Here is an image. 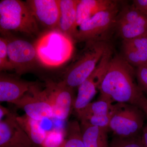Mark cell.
<instances>
[{
	"instance_id": "cell-1",
	"label": "cell",
	"mask_w": 147,
	"mask_h": 147,
	"mask_svg": "<svg viewBox=\"0 0 147 147\" xmlns=\"http://www.w3.org/2000/svg\"><path fill=\"white\" fill-rule=\"evenodd\" d=\"M135 69L122 56L115 55L108 64L99 90L100 97L139 107L143 111L147 98L136 81Z\"/></svg>"
},
{
	"instance_id": "cell-2",
	"label": "cell",
	"mask_w": 147,
	"mask_h": 147,
	"mask_svg": "<svg viewBox=\"0 0 147 147\" xmlns=\"http://www.w3.org/2000/svg\"><path fill=\"white\" fill-rule=\"evenodd\" d=\"M74 42L71 37L58 29L45 32L34 44L38 62L48 68L62 65L73 55Z\"/></svg>"
},
{
	"instance_id": "cell-3",
	"label": "cell",
	"mask_w": 147,
	"mask_h": 147,
	"mask_svg": "<svg viewBox=\"0 0 147 147\" xmlns=\"http://www.w3.org/2000/svg\"><path fill=\"white\" fill-rule=\"evenodd\" d=\"M66 71L63 82L71 88L79 87L90 76L106 52L112 47L109 41H88Z\"/></svg>"
},
{
	"instance_id": "cell-4",
	"label": "cell",
	"mask_w": 147,
	"mask_h": 147,
	"mask_svg": "<svg viewBox=\"0 0 147 147\" xmlns=\"http://www.w3.org/2000/svg\"><path fill=\"white\" fill-rule=\"evenodd\" d=\"M0 30L4 36L11 31L29 35L39 31L38 22L26 3L19 0L0 2Z\"/></svg>"
},
{
	"instance_id": "cell-5",
	"label": "cell",
	"mask_w": 147,
	"mask_h": 147,
	"mask_svg": "<svg viewBox=\"0 0 147 147\" xmlns=\"http://www.w3.org/2000/svg\"><path fill=\"white\" fill-rule=\"evenodd\" d=\"M145 117L144 111L137 106L116 102L111 110L109 129L120 138L137 137L144 126Z\"/></svg>"
},
{
	"instance_id": "cell-6",
	"label": "cell",
	"mask_w": 147,
	"mask_h": 147,
	"mask_svg": "<svg viewBox=\"0 0 147 147\" xmlns=\"http://www.w3.org/2000/svg\"><path fill=\"white\" fill-rule=\"evenodd\" d=\"M119 6L101 11L82 23L78 28L75 42L109 41L115 31Z\"/></svg>"
},
{
	"instance_id": "cell-7",
	"label": "cell",
	"mask_w": 147,
	"mask_h": 147,
	"mask_svg": "<svg viewBox=\"0 0 147 147\" xmlns=\"http://www.w3.org/2000/svg\"><path fill=\"white\" fill-rule=\"evenodd\" d=\"M113 54L112 47L106 52L90 76L78 87V94L73 108L76 113L91 102L99 89Z\"/></svg>"
},
{
	"instance_id": "cell-8",
	"label": "cell",
	"mask_w": 147,
	"mask_h": 147,
	"mask_svg": "<svg viewBox=\"0 0 147 147\" xmlns=\"http://www.w3.org/2000/svg\"><path fill=\"white\" fill-rule=\"evenodd\" d=\"M13 104L24 110L31 118L38 121L54 117L53 108L46 91L40 89L36 84Z\"/></svg>"
},
{
	"instance_id": "cell-9",
	"label": "cell",
	"mask_w": 147,
	"mask_h": 147,
	"mask_svg": "<svg viewBox=\"0 0 147 147\" xmlns=\"http://www.w3.org/2000/svg\"><path fill=\"white\" fill-rule=\"evenodd\" d=\"M5 37L9 61L16 73L21 75L33 68L38 62L34 45L24 40Z\"/></svg>"
},
{
	"instance_id": "cell-10",
	"label": "cell",
	"mask_w": 147,
	"mask_h": 147,
	"mask_svg": "<svg viewBox=\"0 0 147 147\" xmlns=\"http://www.w3.org/2000/svg\"><path fill=\"white\" fill-rule=\"evenodd\" d=\"M73 89L62 81L46 83L45 89L53 108V118L65 121L68 117L75 100L74 98Z\"/></svg>"
},
{
	"instance_id": "cell-11",
	"label": "cell",
	"mask_w": 147,
	"mask_h": 147,
	"mask_svg": "<svg viewBox=\"0 0 147 147\" xmlns=\"http://www.w3.org/2000/svg\"><path fill=\"white\" fill-rule=\"evenodd\" d=\"M11 112L0 121V147H36Z\"/></svg>"
},
{
	"instance_id": "cell-12",
	"label": "cell",
	"mask_w": 147,
	"mask_h": 147,
	"mask_svg": "<svg viewBox=\"0 0 147 147\" xmlns=\"http://www.w3.org/2000/svg\"><path fill=\"white\" fill-rule=\"evenodd\" d=\"M26 3L37 22L48 30L58 29L60 0H28Z\"/></svg>"
},
{
	"instance_id": "cell-13",
	"label": "cell",
	"mask_w": 147,
	"mask_h": 147,
	"mask_svg": "<svg viewBox=\"0 0 147 147\" xmlns=\"http://www.w3.org/2000/svg\"><path fill=\"white\" fill-rule=\"evenodd\" d=\"M35 82H26L1 74L0 76V101L13 104L28 92Z\"/></svg>"
},
{
	"instance_id": "cell-14",
	"label": "cell",
	"mask_w": 147,
	"mask_h": 147,
	"mask_svg": "<svg viewBox=\"0 0 147 147\" xmlns=\"http://www.w3.org/2000/svg\"><path fill=\"white\" fill-rule=\"evenodd\" d=\"M122 57L135 67L147 64V36L123 40Z\"/></svg>"
},
{
	"instance_id": "cell-15",
	"label": "cell",
	"mask_w": 147,
	"mask_h": 147,
	"mask_svg": "<svg viewBox=\"0 0 147 147\" xmlns=\"http://www.w3.org/2000/svg\"><path fill=\"white\" fill-rule=\"evenodd\" d=\"M79 0H60L58 30L75 40L78 31L76 10ZM75 42V41H74Z\"/></svg>"
},
{
	"instance_id": "cell-16",
	"label": "cell",
	"mask_w": 147,
	"mask_h": 147,
	"mask_svg": "<svg viewBox=\"0 0 147 147\" xmlns=\"http://www.w3.org/2000/svg\"><path fill=\"white\" fill-rule=\"evenodd\" d=\"M119 6L118 2L113 0H79L76 10L77 26L96 14Z\"/></svg>"
},
{
	"instance_id": "cell-17",
	"label": "cell",
	"mask_w": 147,
	"mask_h": 147,
	"mask_svg": "<svg viewBox=\"0 0 147 147\" xmlns=\"http://www.w3.org/2000/svg\"><path fill=\"white\" fill-rule=\"evenodd\" d=\"M80 124L85 147H110L108 127L94 126L86 121H81Z\"/></svg>"
},
{
	"instance_id": "cell-18",
	"label": "cell",
	"mask_w": 147,
	"mask_h": 147,
	"mask_svg": "<svg viewBox=\"0 0 147 147\" xmlns=\"http://www.w3.org/2000/svg\"><path fill=\"white\" fill-rule=\"evenodd\" d=\"M17 121L36 147H42L47 131L40 126L38 121L31 118L25 114L17 116Z\"/></svg>"
},
{
	"instance_id": "cell-19",
	"label": "cell",
	"mask_w": 147,
	"mask_h": 147,
	"mask_svg": "<svg viewBox=\"0 0 147 147\" xmlns=\"http://www.w3.org/2000/svg\"><path fill=\"white\" fill-rule=\"evenodd\" d=\"M113 105L109 99L100 97L97 101L90 102L76 114L80 120L90 116L107 115L111 114Z\"/></svg>"
},
{
	"instance_id": "cell-20",
	"label": "cell",
	"mask_w": 147,
	"mask_h": 147,
	"mask_svg": "<svg viewBox=\"0 0 147 147\" xmlns=\"http://www.w3.org/2000/svg\"><path fill=\"white\" fill-rule=\"evenodd\" d=\"M116 23H127L147 26V16L132 5L125 6L119 11Z\"/></svg>"
},
{
	"instance_id": "cell-21",
	"label": "cell",
	"mask_w": 147,
	"mask_h": 147,
	"mask_svg": "<svg viewBox=\"0 0 147 147\" xmlns=\"http://www.w3.org/2000/svg\"><path fill=\"white\" fill-rule=\"evenodd\" d=\"M115 31L123 40L147 36V26L127 23H116Z\"/></svg>"
},
{
	"instance_id": "cell-22",
	"label": "cell",
	"mask_w": 147,
	"mask_h": 147,
	"mask_svg": "<svg viewBox=\"0 0 147 147\" xmlns=\"http://www.w3.org/2000/svg\"><path fill=\"white\" fill-rule=\"evenodd\" d=\"M65 133L63 147H85L82 140L80 124L78 121L68 123Z\"/></svg>"
},
{
	"instance_id": "cell-23",
	"label": "cell",
	"mask_w": 147,
	"mask_h": 147,
	"mask_svg": "<svg viewBox=\"0 0 147 147\" xmlns=\"http://www.w3.org/2000/svg\"><path fill=\"white\" fill-rule=\"evenodd\" d=\"M110 147H144L141 136L131 138H122L114 136Z\"/></svg>"
},
{
	"instance_id": "cell-24",
	"label": "cell",
	"mask_w": 147,
	"mask_h": 147,
	"mask_svg": "<svg viewBox=\"0 0 147 147\" xmlns=\"http://www.w3.org/2000/svg\"><path fill=\"white\" fill-rule=\"evenodd\" d=\"M7 38L5 37L0 38V70L1 71L13 70V66L11 63L7 52Z\"/></svg>"
},
{
	"instance_id": "cell-25",
	"label": "cell",
	"mask_w": 147,
	"mask_h": 147,
	"mask_svg": "<svg viewBox=\"0 0 147 147\" xmlns=\"http://www.w3.org/2000/svg\"><path fill=\"white\" fill-rule=\"evenodd\" d=\"M65 134L61 131H47L42 147H63L64 143Z\"/></svg>"
},
{
	"instance_id": "cell-26",
	"label": "cell",
	"mask_w": 147,
	"mask_h": 147,
	"mask_svg": "<svg viewBox=\"0 0 147 147\" xmlns=\"http://www.w3.org/2000/svg\"><path fill=\"white\" fill-rule=\"evenodd\" d=\"M111 118V114L104 116H90L80 121H86L94 126L109 128Z\"/></svg>"
},
{
	"instance_id": "cell-27",
	"label": "cell",
	"mask_w": 147,
	"mask_h": 147,
	"mask_svg": "<svg viewBox=\"0 0 147 147\" xmlns=\"http://www.w3.org/2000/svg\"><path fill=\"white\" fill-rule=\"evenodd\" d=\"M135 73L138 86L147 94V64L136 67Z\"/></svg>"
},
{
	"instance_id": "cell-28",
	"label": "cell",
	"mask_w": 147,
	"mask_h": 147,
	"mask_svg": "<svg viewBox=\"0 0 147 147\" xmlns=\"http://www.w3.org/2000/svg\"><path fill=\"white\" fill-rule=\"evenodd\" d=\"M132 5L147 16V0H134Z\"/></svg>"
},
{
	"instance_id": "cell-29",
	"label": "cell",
	"mask_w": 147,
	"mask_h": 147,
	"mask_svg": "<svg viewBox=\"0 0 147 147\" xmlns=\"http://www.w3.org/2000/svg\"><path fill=\"white\" fill-rule=\"evenodd\" d=\"M144 113L146 118L147 122L142 130L141 138L144 147H147V111H145Z\"/></svg>"
},
{
	"instance_id": "cell-30",
	"label": "cell",
	"mask_w": 147,
	"mask_h": 147,
	"mask_svg": "<svg viewBox=\"0 0 147 147\" xmlns=\"http://www.w3.org/2000/svg\"><path fill=\"white\" fill-rule=\"evenodd\" d=\"M11 113L8 109L4 107L3 105H0V121H1L4 118L7 117Z\"/></svg>"
},
{
	"instance_id": "cell-31",
	"label": "cell",
	"mask_w": 147,
	"mask_h": 147,
	"mask_svg": "<svg viewBox=\"0 0 147 147\" xmlns=\"http://www.w3.org/2000/svg\"><path fill=\"white\" fill-rule=\"evenodd\" d=\"M145 111H147V100L146 102V108H145V110H144V113L145 112Z\"/></svg>"
}]
</instances>
